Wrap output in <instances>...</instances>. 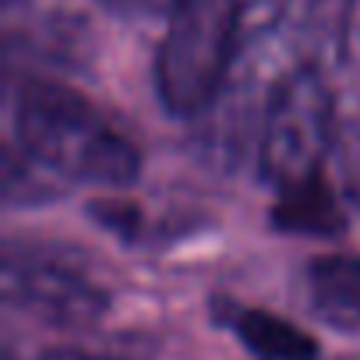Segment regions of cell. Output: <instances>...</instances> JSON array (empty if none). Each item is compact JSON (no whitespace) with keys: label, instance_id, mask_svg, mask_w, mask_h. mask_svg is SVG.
<instances>
[{"label":"cell","instance_id":"3957f363","mask_svg":"<svg viewBox=\"0 0 360 360\" xmlns=\"http://www.w3.org/2000/svg\"><path fill=\"white\" fill-rule=\"evenodd\" d=\"M335 96L325 75L311 64L286 71L262 113L258 127V173L276 191L321 173L325 155L339 141Z\"/></svg>","mask_w":360,"mask_h":360},{"label":"cell","instance_id":"8fae6325","mask_svg":"<svg viewBox=\"0 0 360 360\" xmlns=\"http://www.w3.org/2000/svg\"><path fill=\"white\" fill-rule=\"evenodd\" d=\"M36 360H110V356H99V353H89V349H78V346H50Z\"/></svg>","mask_w":360,"mask_h":360},{"label":"cell","instance_id":"6da1fadb","mask_svg":"<svg viewBox=\"0 0 360 360\" xmlns=\"http://www.w3.org/2000/svg\"><path fill=\"white\" fill-rule=\"evenodd\" d=\"M15 141L50 173L99 188H124L141 169L138 145L78 89L25 78L15 89Z\"/></svg>","mask_w":360,"mask_h":360},{"label":"cell","instance_id":"52a82bcc","mask_svg":"<svg viewBox=\"0 0 360 360\" xmlns=\"http://www.w3.org/2000/svg\"><path fill=\"white\" fill-rule=\"evenodd\" d=\"M314 304L335 321H360V255H321L307 265Z\"/></svg>","mask_w":360,"mask_h":360},{"label":"cell","instance_id":"ba28073f","mask_svg":"<svg viewBox=\"0 0 360 360\" xmlns=\"http://www.w3.org/2000/svg\"><path fill=\"white\" fill-rule=\"evenodd\" d=\"M335 159H339V176H342L346 198L360 212V124H342L339 127Z\"/></svg>","mask_w":360,"mask_h":360},{"label":"cell","instance_id":"7a4b0ae2","mask_svg":"<svg viewBox=\"0 0 360 360\" xmlns=\"http://www.w3.org/2000/svg\"><path fill=\"white\" fill-rule=\"evenodd\" d=\"M240 39V0H188L169 18L155 53V92L166 113H205L230 75Z\"/></svg>","mask_w":360,"mask_h":360},{"label":"cell","instance_id":"8992f818","mask_svg":"<svg viewBox=\"0 0 360 360\" xmlns=\"http://www.w3.org/2000/svg\"><path fill=\"white\" fill-rule=\"evenodd\" d=\"M272 226L283 233H297V237H339L346 230V212L332 184L318 173L276 195Z\"/></svg>","mask_w":360,"mask_h":360},{"label":"cell","instance_id":"277c9868","mask_svg":"<svg viewBox=\"0 0 360 360\" xmlns=\"http://www.w3.org/2000/svg\"><path fill=\"white\" fill-rule=\"evenodd\" d=\"M4 297L11 307L53 328H92L110 311V293L82 269L43 255H4Z\"/></svg>","mask_w":360,"mask_h":360},{"label":"cell","instance_id":"9c48e42d","mask_svg":"<svg viewBox=\"0 0 360 360\" xmlns=\"http://www.w3.org/2000/svg\"><path fill=\"white\" fill-rule=\"evenodd\" d=\"M297 4H311V0H240V18H244V36L251 29H262V25H272L279 22L290 8Z\"/></svg>","mask_w":360,"mask_h":360},{"label":"cell","instance_id":"30bf717a","mask_svg":"<svg viewBox=\"0 0 360 360\" xmlns=\"http://www.w3.org/2000/svg\"><path fill=\"white\" fill-rule=\"evenodd\" d=\"M110 11H117L120 18H173L188 0H103Z\"/></svg>","mask_w":360,"mask_h":360},{"label":"cell","instance_id":"5b68a950","mask_svg":"<svg viewBox=\"0 0 360 360\" xmlns=\"http://www.w3.org/2000/svg\"><path fill=\"white\" fill-rule=\"evenodd\" d=\"M223 325L237 335V342L258 356V360H314L318 342L293 325L283 314H272L265 307H240V304H219Z\"/></svg>","mask_w":360,"mask_h":360}]
</instances>
